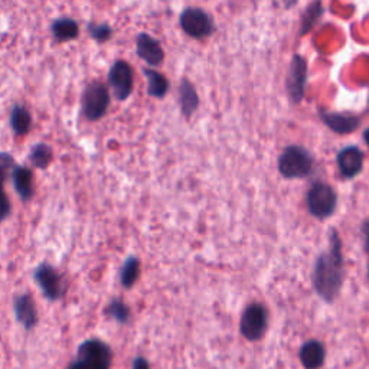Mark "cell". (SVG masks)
<instances>
[{
	"label": "cell",
	"mask_w": 369,
	"mask_h": 369,
	"mask_svg": "<svg viewBox=\"0 0 369 369\" xmlns=\"http://www.w3.org/2000/svg\"><path fill=\"white\" fill-rule=\"evenodd\" d=\"M34 280L49 302H58L65 296L68 285L62 274L52 264L44 261L34 270Z\"/></svg>",
	"instance_id": "obj_5"
},
{
	"label": "cell",
	"mask_w": 369,
	"mask_h": 369,
	"mask_svg": "<svg viewBox=\"0 0 369 369\" xmlns=\"http://www.w3.org/2000/svg\"><path fill=\"white\" fill-rule=\"evenodd\" d=\"M87 32L93 40L97 44H106L111 38L115 31L112 27L106 22H90L87 23Z\"/></svg>",
	"instance_id": "obj_24"
},
{
	"label": "cell",
	"mask_w": 369,
	"mask_h": 369,
	"mask_svg": "<svg viewBox=\"0 0 369 369\" xmlns=\"http://www.w3.org/2000/svg\"><path fill=\"white\" fill-rule=\"evenodd\" d=\"M300 361L306 369H319L324 362V348L318 340H309L300 349Z\"/></svg>",
	"instance_id": "obj_18"
},
{
	"label": "cell",
	"mask_w": 369,
	"mask_h": 369,
	"mask_svg": "<svg viewBox=\"0 0 369 369\" xmlns=\"http://www.w3.org/2000/svg\"><path fill=\"white\" fill-rule=\"evenodd\" d=\"M140 277V260L134 255L127 257L120 268V283L124 289H132Z\"/></svg>",
	"instance_id": "obj_22"
},
{
	"label": "cell",
	"mask_w": 369,
	"mask_h": 369,
	"mask_svg": "<svg viewBox=\"0 0 369 369\" xmlns=\"http://www.w3.org/2000/svg\"><path fill=\"white\" fill-rule=\"evenodd\" d=\"M306 80H307V62L303 56L294 55L287 75V90L291 100L297 104L305 98Z\"/></svg>",
	"instance_id": "obj_10"
},
{
	"label": "cell",
	"mask_w": 369,
	"mask_h": 369,
	"mask_svg": "<svg viewBox=\"0 0 369 369\" xmlns=\"http://www.w3.org/2000/svg\"><path fill=\"white\" fill-rule=\"evenodd\" d=\"M13 313H15L16 320L26 331H32L36 328V324L39 322V315L32 294L29 293L18 294L15 299H13Z\"/></svg>",
	"instance_id": "obj_11"
},
{
	"label": "cell",
	"mask_w": 369,
	"mask_h": 369,
	"mask_svg": "<svg viewBox=\"0 0 369 369\" xmlns=\"http://www.w3.org/2000/svg\"><path fill=\"white\" fill-rule=\"evenodd\" d=\"M133 369H150V365H149V362L145 358L139 357L133 362Z\"/></svg>",
	"instance_id": "obj_28"
},
{
	"label": "cell",
	"mask_w": 369,
	"mask_h": 369,
	"mask_svg": "<svg viewBox=\"0 0 369 369\" xmlns=\"http://www.w3.org/2000/svg\"><path fill=\"white\" fill-rule=\"evenodd\" d=\"M136 53L150 67H159L165 60V51L158 39L141 32L136 38Z\"/></svg>",
	"instance_id": "obj_12"
},
{
	"label": "cell",
	"mask_w": 369,
	"mask_h": 369,
	"mask_svg": "<svg viewBox=\"0 0 369 369\" xmlns=\"http://www.w3.org/2000/svg\"><path fill=\"white\" fill-rule=\"evenodd\" d=\"M51 34L53 35L55 40L61 42H71L80 36V25L73 18H58L53 19L51 23Z\"/></svg>",
	"instance_id": "obj_17"
},
{
	"label": "cell",
	"mask_w": 369,
	"mask_h": 369,
	"mask_svg": "<svg viewBox=\"0 0 369 369\" xmlns=\"http://www.w3.org/2000/svg\"><path fill=\"white\" fill-rule=\"evenodd\" d=\"M8 172L5 170V167L2 166V163H0V188L5 187V182H6V178H8Z\"/></svg>",
	"instance_id": "obj_29"
},
{
	"label": "cell",
	"mask_w": 369,
	"mask_h": 369,
	"mask_svg": "<svg viewBox=\"0 0 369 369\" xmlns=\"http://www.w3.org/2000/svg\"><path fill=\"white\" fill-rule=\"evenodd\" d=\"M12 214V202L5 191V188H0V222L6 221Z\"/></svg>",
	"instance_id": "obj_26"
},
{
	"label": "cell",
	"mask_w": 369,
	"mask_h": 369,
	"mask_svg": "<svg viewBox=\"0 0 369 369\" xmlns=\"http://www.w3.org/2000/svg\"><path fill=\"white\" fill-rule=\"evenodd\" d=\"M344 285L342 241L337 233H331V248L316 260L313 270V286L326 302H335Z\"/></svg>",
	"instance_id": "obj_1"
},
{
	"label": "cell",
	"mask_w": 369,
	"mask_h": 369,
	"mask_svg": "<svg viewBox=\"0 0 369 369\" xmlns=\"http://www.w3.org/2000/svg\"><path fill=\"white\" fill-rule=\"evenodd\" d=\"M179 102H180V110L187 117L192 116L198 106H200V97H198L195 87L188 80H183L180 82Z\"/></svg>",
	"instance_id": "obj_19"
},
{
	"label": "cell",
	"mask_w": 369,
	"mask_h": 369,
	"mask_svg": "<svg viewBox=\"0 0 369 369\" xmlns=\"http://www.w3.org/2000/svg\"><path fill=\"white\" fill-rule=\"evenodd\" d=\"M111 94L108 85L102 80H93L85 85L81 94V112L85 120L98 121L108 111Z\"/></svg>",
	"instance_id": "obj_3"
},
{
	"label": "cell",
	"mask_w": 369,
	"mask_h": 369,
	"mask_svg": "<svg viewBox=\"0 0 369 369\" xmlns=\"http://www.w3.org/2000/svg\"><path fill=\"white\" fill-rule=\"evenodd\" d=\"M268 313L264 306L259 303L250 305L243 313L239 323V329L243 336L248 340H259L267 331Z\"/></svg>",
	"instance_id": "obj_8"
},
{
	"label": "cell",
	"mask_w": 369,
	"mask_h": 369,
	"mask_svg": "<svg viewBox=\"0 0 369 369\" xmlns=\"http://www.w3.org/2000/svg\"><path fill=\"white\" fill-rule=\"evenodd\" d=\"M104 315L117 323L126 324L130 320V307L127 306L121 299H112L104 310Z\"/></svg>",
	"instance_id": "obj_23"
},
{
	"label": "cell",
	"mask_w": 369,
	"mask_h": 369,
	"mask_svg": "<svg viewBox=\"0 0 369 369\" xmlns=\"http://www.w3.org/2000/svg\"><path fill=\"white\" fill-rule=\"evenodd\" d=\"M27 159H29L31 165L35 169L45 170L51 166V163L53 160V150L49 145L44 143V141H40V143H36L32 146L29 156H27Z\"/></svg>",
	"instance_id": "obj_21"
},
{
	"label": "cell",
	"mask_w": 369,
	"mask_h": 369,
	"mask_svg": "<svg viewBox=\"0 0 369 369\" xmlns=\"http://www.w3.org/2000/svg\"><path fill=\"white\" fill-rule=\"evenodd\" d=\"M307 209L313 217L319 219L329 218L337 205V195L331 184L318 182L310 188L306 196Z\"/></svg>",
	"instance_id": "obj_6"
},
{
	"label": "cell",
	"mask_w": 369,
	"mask_h": 369,
	"mask_svg": "<svg viewBox=\"0 0 369 369\" xmlns=\"http://www.w3.org/2000/svg\"><path fill=\"white\" fill-rule=\"evenodd\" d=\"M112 350L98 337L84 340L78 346L77 359L68 365V369H110Z\"/></svg>",
	"instance_id": "obj_2"
},
{
	"label": "cell",
	"mask_w": 369,
	"mask_h": 369,
	"mask_svg": "<svg viewBox=\"0 0 369 369\" xmlns=\"http://www.w3.org/2000/svg\"><path fill=\"white\" fill-rule=\"evenodd\" d=\"M315 160L302 146H289L278 158V172L286 179H300L311 174Z\"/></svg>",
	"instance_id": "obj_4"
},
{
	"label": "cell",
	"mask_w": 369,
	"mask_h": 369,
	"mask_svg": "<svg viewBox=\"0 0 369 369\" xmlns=\"http://www.w3.org/2000/svg\"><path fill=\"white\" fill-rule=\"evenodd\" d=\"M322 12H323V9H322V3L320 2H316V3H311L309 8H307V10H306V13H305V16H303V21H302V35L305 34V32H307L309 29H310V27L311 26H313L315 23H316V21L320 18V15H322Z\"/></svg>",
	"instance_id": "obj_25"
},
{
	"label": "cell",
	"mask_w": 369,
	"mask_h": 369,
	"mask_svg": "<svg viewBox=\"0 0 369 369\" xmlns=\"http://www.w3.org/2000/svg\"><path fill=\"white\" fill-rule=\"evenodd\" d=\"M182 29L192 38H205L214 31V25L208 13L200 8H188L180 15Z\"/></svg>",
	"instance_id": "obj_9"
},
{
	"label": "cell",
	"mask_w": 369,
	"mask_h": 369,
	"mask_svg": "<svg viewBox=\"0 0 369 369\" xmlns=\"http://www.w3.org/2000/svg\"><path fill=\"white\" fill-rule=\"evenodd\" d=\"M107 81L108 88H111V94L116 97V100L126 102L132 95L134 87V73L132 65L123 60L115 61L108 69Z\"/></svg>",
	"instance_id": "obj_7"
},
{
	"label": "cell",
	"mask_w": 369,
	"mask_h": 369,
	"mask_svg": "<svg viewBox=\"0 0 369 369\" xmlns=\"http://www.w3.org/2000/svg\"><path fill=\"white\" fill-rule=\"evenodd\" d=\"M9 124L13 134L22 137L26 136L32 130V115L31 111L26 108L23 104H15L10 110V116H9Z\"/></svg>",
	"instance_id": "obj_16"
},
{
	"label": "cell",
	"mask_w": 369,
	"mask_h": 369,
	"mask_svg": "<svg viewBox=\"0 0 369 369\" xmlns=\"http://www.w3.org/2000/svg\"><path fill=\"white\" fill-rule=\"evenodd\" d=\"M337 167L344 178L358 176L364 167V153L357 146H348L337 153Z\"/></svg>",
	"instance_id": "obj_14"
},
{
	"label": "cell",
	"mask_w": 369,
	"mask_h": 369,
	"mask_svg": "<svg viewBox=\"0 0 369 369\" xmlns=\"http://www.w3.org/2000/svg\"><path fill=\"white\" fill-rule=\"evenodd\" d=\"M322 120L326 126L336 133L348 134L355 132L359 127V117L349 115V112H324L322 111Z\"/></svg>",
	"instance_id": "obj_15"
},
{
	"label": "cell",
	"mask_w": 369,
	"mask_h": 369,
	"mask_svg": "<svg viewBox=\"0 0 369 369\" xmlns=\"http://www.w3.org/2000/svg\"><path fill=\"white\" fill-rule=\"evenodd\" d=\"M362 234L365 237V251L369 257V219L365 221L362 225ZM368 274H369V268H368Z\"/></svg>",
	"instance_id": "obj_27"
},
{
	"label": "cell",
	"mask_w": 369,
	"mask_h": 369,
	"mask_svg": "<svg viewBox=\"0 0 369 369\" xmlns=\"http://www.w3.org/2000/svg\"><path fill=\"white\" fill-rule=\"evenodd\" d=\"M143 74L147 80V94L154 98H163L169 90V81L159 71L145 68Z\"/></svg>",
	"instance_id": "obj_20"
},
{
	"label": "cell",
	"mask_w": 369,
	"mask_h": 369,
	"mask_svg": "<svg viewBox=\"0 0 369 369\" xmlns=\"http://www.w3.org/2000/svg\"><path fill=\"white\" fill-rule=\"evenodd\" d=\"M364 140H365V143L369 146V127L364 132Z\"/></svg>",
	"instance_id": "obj_30"
},
{
	"label": "cell",
	"mask_w": 369,
	"mask_h": 369,
	"mask_svg": "<svg viewBox=\"0 0 369 369\" xmlns=\"http://www.w3.org/2000/svg\"><path fill=\"white\" fill-rule=\"evenodd\" d=\"M10 179L13 189H15L21 200L23 202L32 201V198L35 195L34 170L25 165H16L10 172Z\"/></svg>",
	"instance_id": "obj_13"
}]
</instances>
